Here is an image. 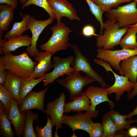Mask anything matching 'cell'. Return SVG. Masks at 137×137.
I'll return each instance as SVG.
<instances>
[{"mask_svg":"<svg viewBox=\"0 0 137 137\" xmlns=\"http://www.w3.org/2000/svg\"><path fill=\"white\" fill-rule=\"evenodd\" d=\"M5 69L2 63L0 61V84L4 86L7 71Z\"/></svg>","mask_w":137,"mask_h":137,"instance_id":"74e56055","label":"cell"},{"mask_svg":"<svg viewBox=\"0 0 137 137\" xmlns=\"http://www.w3.org/2000/svg\"><path fill=\"white\" fill-rule=\"evenodd\" d=\"M53 125L51 119L48 115H47V122L46 125L43 127L39 126H35L36 130L37 137H52V127Z\"/></svg>","mask_w":137,"mask_h":137,"instance_id":"1f68e13d","label":"cell"},{"mask_svg":"<svg viewBox=\"0 0 137 137\" xmlns=\"http://www.w3.org/2000/svg\"><path fill=\"white\" fill-rule=\"evenodd\" d=\"M129 27L120 28L118 22L108 19L104 23L103 34L96 38V45L98 48L110 49L119 44L122 38Z\"/></svg>","mask_w":137,"mask_h":137,"instance_id":"3957f363","label":"cell"},{"mask_svg":"<svg viewBox=\"0 0 137 137\" xmlns=\"http://www.w3.org/2000/svg\"><path fill=\"white\" fill-rule=\"evenodd\" d=\"M85 37H90L93 36H98L95 33L94 27L91 25H87L82 28V33H81Z\"/></svg>","mask_w":137,"mask_h":137,"instance_id":"d590c367","label":"cell"},{"mask_svg":"<svg viewBox=\"0 0 137 137\" xmlns=\"http://www.w3.org/2000/svg\"><path fill=\"white\" fill-rule=\"evenodd\" d=\"M38 115L30 110H28L26 112L25 120L23 134V137H37L33 127V123L36 119L38 122Z\"/></svg>","mask_w":137,"mask_h":137,"instance_id":"4316f807","label":"cell"},{"mask_svg":"<svg viewBox=\"0 0 137 137\" xmlns=\"http://www.w3.org/2000/svg\"><path fill=\"white\" fill-rule=\"evenodd\" d=\"M115 125L119 130H123L130 127L131 124L127 119L126 115H123L118 111L111 110L108 112Z\"/></svg>","mask_w":137,"mask_h":137,"instance_id":"f1b7e54d","label":"cell"},{"mask_svg":"<svg viewBox=\"0 0 137 137\" xmlns=\"http://www.w3.org/2000/svg\"><path fill=\"white\" fill-rule=\"evenodd\" d=\"M0 61L5 70L23 79L31 76L35 66L38 63L33 61L27 52L18 55L11 53L5 54L0 57Z\"/></svg>","mask_w":137,"mask_h":137,"instance_id":"6da1fadb","label":"cell"},{"mask_svg":"<svg viewBox=\"0 0 137 137\" xmlns=\"http://www.w3.org/2000/svg\"><path fill=\"white\" fill-rule=\"evenodd\" d=\"M65 99V95L62 92L58 98L47 103L46 106L45 113L50 117L53 127L56 126V130L62 128V119L64 113Z\"/></svg>","mask_w":137,"mask_h":137,"instance_id":"5bb4252c","label":"cell"},{"mask_svg":"<svg viewBox=\"0 0 137 137\" xmlns=\"http://www.w3.org/2000/svg\"><path fill=\"white\" fill-rule=\"evenodd\" d=\"M79 73L74 71L71 74L65 78L56 80L59 84L67 90L71 100L82 95L83 92V88L87 85L95 81L87 76H82Z\"/></svg>","mask_w":137,"mask_h":137,"instance_id":"5b68a950","label":"cell"},{"mask_svg":"<svg viewBox=\"0 0 137 137\" xmlns=\"http://www.w3.org/2000/svg\"><path fill=\"white\" fill-rule=\"evenodd\" d=\"M11 123L8 118L4 107L0 101V134L4 137H13L15 134L12 130Z\"/></svg>","mask_w":137,"mask_h":137,"instance_id":"cb8c5ba5","label":"cell"},{"mask_svg":"<svg viewBox=\"0 0 137 137\" xmlns=\"http://www.w3.org/2000/svg\"><path fill=\"white\" fill-rule=\"evenodd\" d=\"M111 71L114 76L115 81L113 85L106 88V89L108 95H111L112 93L115 94L116 101L118 102L124 92H128L132 90L136 83L131 82L126 76L117 75L113 70Z\"/></svg>","mask_w":137,"mask_h":137,"instance_id":"2e32d148","label":"cell"},{"mask_svg":"<svg viewBox=\"0 0 137 137\" xmlns=\"http://www.w3.org/2000/svg\"><path fill=\"white\" fill-rule=\"evenodd\" d=\"M74 59L72 56L62 58L55 56L53 58L54 69L49 73L45 74L43 85L44 87L52 83L60 76L70 75L74 69L70 65Z\"/></svg>","mask_w":137,"mask_h":137,"instance_id":"ba28073f","label":"cell"},{"mask_svg":"<svg viewBox=\"0 0 137 137\" xmlns=\"http://www.w3.org/2000/svg\"><path fill=\"white\" fill-rule=\"evenodd\" d=\"M54 54L48 51L39 52L35 58V60L38 62L35 66L30 77L34 79L44 77L45 73L53 67L51 59Z\"/></svg>","mask_w":137,"mask_h":137,"instance_id":"e0dca14e","label":"cell"},{"mask_svg":"<svg viewBox=\"0 0 137 137\" xmlns=\"http://www.w3.org/2000/svg\"><path fill=\"white\" fill-rule=\"evenodd\" d=\"M101 124L103 131L102 137H114L119 130L108 112L103 116Z\"/></svg>","mask_w":137,"mask_h":137,"instance_id":"83f0119b","label":"cell"},{"mask_svg":"<svg viewBox=\"0 0 137 137\" xmlns=\"http://www.w3.org/2000/svg\"><path fill=\"white\" fill-rule=\"evenodd\" d=\"M90 101L85 95L74 98L70 102L65 103L64 106V112H81L83 111H87L90 106Z\"/></svg>","mask_w":137,"mask_h":137,"instance_id":"ffe728a7","label":"cell"},{"mask_svg":"<svg viewBox=\"0 0 137 137\" xmlns=\"http://www.w3.org/2000/svg\"><path fill=\"white\" fill-rule=\"evenodd\" d=\"M137 28L129 27L119 43L122 49H137Z\"/></svg>","mask_w":137,"mask_h":137,"instance_id":"d4e9b609","label":"cell"},{"mask_svg":"<svg viewBox=\"0 0 137 137\" xmlns=\"http://www.w3.org/2000/svg\"><path fill=\"white\" fill-rule=\"evenodd\" d=\"M3 40L0 39L1 55L11 53L17 49L23 46L29 47L31 44V38L27 35L9 38Z\"/></svg>","mask_w":137,"mask_h":137,"instance_id":"ac0fdd59","label":"cell"},{"mask_svg":"<svg viewBox=\"0 0 137 137\" xmlns=\"http://www.w3.org/2000/svg\"><path fill=\"white\" fill-rule=\"evenodd\" d=\"M119 74L127 77L131 82H137V55L122 61L118 70Z\"/></svg>","mask_w":137,"mask_h":137,"instance_id":"d6986e66","label":"cell"},{"mask_svg":"<svg viewBox=\"0 0 137 137\" xmlns=\"http://www.w3.org/2000/svg\"><path fill=\"white\" fill-rule=\"evenodd\" d=\"M137 95V82L132 90L128 92L127 98L129 100H131Z\"/></svg>","mask_w":137,"mask_h":137,"instance_id":"ab89813d","label":"cell"},{"mask_svg":"<svg viewBox=\"0 0 137 137\" xmlns=\"http://www.w3.org/2000/svg\"><path fill=\"white\" fill-rule=\"evenodd\" d=\"M14 9L7 4L0 5V31L3 32L8 29L14 17Z\"/></svg>","mask_w":137,"mask_h":137,"instance_id":"7402d4cb","label":"cell"},{"mask_svg":"<svg viewBox=\"0 0 137 137\" xmlns=\"http://www.w3.org/2000/svg\"><path fill=\"white\" fill-rule=\"evenodd\" d=\"M30 15L27 13L22 16V20L21 21L15 22L12 28L4 36L5 39L17 37L22 35L25 31L29 30L28 24Z\"/></svg>","mask_w":137,"mask_h":137,"instance_id":"603a6c76","label":"cell"},{"mask_svg":"<svg viewBox=\"0 0 137 137\" xmlns=\"http://www.w3.org/2000/svg\"><path fill=\"white\" fill-rule=\"evenodd\" d=\"M22 78L7 71L4 86L9 92L12 98L19 102L20 98V92Z\"/></svg>","mask_w":137,"mask_h":137,"instance_id":"44dd1931","label":"cell"},{"mask_svg":"<svg viewBox=\"0 0 137 137\" xmlns=\"http://www.w3.org/2000/svg\"><path fill=\"white\" fill-rule=\"evenodd\" d=\"M48 87L38 92L31 91L23 100L19 103V108L22 112L32 109H37L45 113L44 108V97Z\"/></svg>","mask_w":137,"mask_h":137,"instance_id":"7c38bea8","label":"cell"},{"mask_svg":"<svg viewBox=\"0 0 137 137\" xmlns=\"http://www.w3.org/2000/svg\"><path fill=\"white\" fill-rule=\"evenodd\" d=\"M1 4H5L11 5L14 9L16 8L18 5V0H0Z\"/></svg>","mask_w":137,"mask_h":137,"instance_id":"f35d334b","label":"cell"},{"mask_svg":"<svg viewBox=\"0 0 137 137\" xmlns=\"http://www.w3.org/2000/svg\"><path fill=\"white\" fill-rule=\"evenodd\" d=\"M12 98L9 92L4 85L0 84V100L3 104L7 114L10 108Z\"/></svg>","mask_w":137,"mask_h":137,"instance_id":"d6a6232c","label":"cell"},{"mask_svg":"<svg viewBox=\"0 0 137 137\" xmlns=\"http://www.w3.org/2000/svg\"><path fill=\"white\" fill-rule=\"evenodd\" d=\"M85 1L89 6L91 12L99 22L100 26V34L101 35H102L104 24L102 20V15L104 12L99 6L95 5L91 0Z\"/></svg>","mask_w":137,"mask_h":137,"instance_id":"4dcf8cb0","label":"cell"},{"mask_svg":"<svg viewBox=\"0 0 137 137\" xmlns=\"http://www.w3.org/2000/svg\"><path fill=\"white\" fill-rule=\"evenodd\" d=\"M94 61L97 64L103 67L108 73L109 71H111L112 70L111 64L109 63L105 62V61L102 60L95 59L94 60Z\"/></svg>","mask_w":137,"mask_h":137,"instance_id":"8d00e7d4","label":"cell"},{"mask_svg":"<svg viewBox=\"0 0 137 137\" xmlns=\"http://www.w3.org/2000/svg\"><path fill=\"white\" fill-rule=\"evenodd\" d=\"M57 22L65 17L71 21H81L77 11L66 0H47Z\"/></svg>","mask_w":137,"mask_h":137,"instance_id":"8fae6325","label":"cell"},{"mask_svg":"<svg viewBox=\"0 0 137 137\" xmlns=\"http://www.w3.org/2000/svg\"><path fill=\"white\" fill-rule=\"evenodd\" d=\"M88 133L90 137H102L103 131L101 124L94 123Z\"/></svg>","mask_w":137,"mask_h":137,"instance_id":"e575fe53","label":"cell"},{"mask_svg":"<svg viewBox=\"0 0 137 137\" xmlns=\"http://www.w3.org/2000/svg\"><path fill=\"white\" fill-rule=\"evenodd\" d=\"M52 35L48 40L40 46L41 50L50 52L54 54L60 50L66 49L70 44L68 36L72 32L70 28L61 22L51 27Z\"/></svg>","mask_w":137,"mask_h":137,"instance_id":"7a4b0ae2","label":"cell"},{"mask_svg":"<svg viewBox=\"0 0 137 137\" xmlns=\"http://www.w3.org/2000/svg\"><path fill=\"white\" fill-rule=\"evenodd\" d=\"M98 114L99 110H97L91 112H77L73 115L63 114L62 123L68 126L73 132L76 130H81L88 133L94 123L92 118L96 117Z\"/></svg>","mask_w":137,"mask_h":137,"instance_id":"52a82bcc","label":"cell"},{"mask_svg":"<svg viewBox=\"0 0 137 137\" xmlns=\"http://www.w3.org/2000/svg\"><path fill=\"white\" fill-rule=\"evenodd\" d=\"M27 1V0H20V3L22 5L25 4Z\"/></svg>","mask_w":137,"mask_h":137,"instance_id":"f6af8a7d","label":"cell"},{"mask_svg":"<svg viewBox=\"0 0 137 137\" xmlns=\"http://www.w3.org/2000/svg\"><path fill=\"white\" fill-rule=\"evenodd\" d=\"M128 120L131 124L133 123H137V119H133Z\"/></svg>","mask_w":137,"mask_h":137,"instance_id":"ee69618b","label":"cell"},{"mask_svg":"<svg viewBox=\"0 0 137 137\" xmlns=\"http://www.w3.org/2000/svg\"><path fill=\"white\" fill-rule=\"evenodd\" d=\"M45 77L34 79L30 77L23 79L21 81L20 92V98L19 103L21 102L32 89L40 82L44 81Z\"/></svg>","mask_w":137,"mask_h":137,"instance_id":"484cf974","label":"cell"},{"mask_svg":"<svg viewBox=\"0 0 137 137\" xmlns=\"http://www.w3.org/2000/svg\"><path fill=\"white\" fill-rule=\"evenodd\" d=\"M19 102L12 98L10 108L8 114V118L13 126L15 134L17 136H23L26 112H22L18 107Z\"/></svg>","mask_w":137,"mask_h":137,"instance_id":"9a60e30c","label":"cell"},{"mask_svg":"<svg viewBox=\"0 0 137 137\" xmlns=\"http://www.w3.org/2000/svg\"><path fill=\"white\" fill-rule=\"evenodd\" d=\"M109 19L118 22L120 28L134 25L137 23V7L134 1L112 9L106 12Z\"/></svg>","mask_w":137,"mask_h":137,"instance_id":"277c9868","label":"cell"},{"mask_svg":"<svg viewBox=\"0 0 137 137\" xmlns=\"http://www.w3.org/2000/svg\"><path fill=\"white\" fill-rule=\"evenodd\" d=\"M99 6L104 12H107L116 8L121 4L129 2L133 0H91Z\"/></svg>","mask_w":137,"mask_h":137,"instance_id":"f546056e","label":"cell"},{"mask_svg":"<svg viewBox=\"0 0 137 137\" xmlns=\"http://www.w3.org/2000/svg\"><path fill=\"white\" fill-rule=\"evenodd\" d=\"M128 27H132L137 28V23L134 25L129 26H128Z\"/></svg>","mask_w":137,"mask_h":137,"instance_id":"bcb514c9","label":"cell"},{"mask_svg":"<svg viewBox=\"0 0 137 137\" xmlns=\"http://www.w3.org/2000/svg\"><path fill=\"white\" fill-rule=\"evenodd\" d=\"M133 1H134L136 3V5H137V0H133Z\"/></svg>","mask_w":137,"mask_h":137,"instance_id":"c3c4849f","label":"cell"},{"mask_svg":"<svg viewBox=\"0 0 137 137\" xmlns=\"http://www.w3.org/2000/svg\"><path fill=\"white\" fill-rule=\"evenodd\" d=\"M55 18L50 17L47 20H37L33 16H31L28 24V27L31 33V42L30 46L26 49L27 52L30 56L35 57L39 52L37 48V42L39 37L44 29L52 24Z\"/></svg>","mask_w":137,"mask_h":137,"instance_id":"30bf717a","label":"cell"},{"mask_svg":"<svg viewBox=\"0 0 137 137\" xmlns=\"http://www.w3.org/2000/svg\"><path fill=\"white\" fill-rule=\"evenodd\" d=\"M69 46L73 49L75 54V58L71 64L74 71L83 72L86 76L98 82L103 87L107 88L110 86L107 84L103 78L93 69L87 59L82 54L77 46L70 44Z\"/></svg>","mask_w":137,"mask_h":137,"instance_id":"8992f818","label":"cell"},{"mask_svg":"<svg viewBox=\"0 0 137 137\" xmlns=\"http://www.w3.org/2000/svg\"><path fill=\"white\" fill-rule=\"evenodd\" d=\"M31 4H33L42 8L48 14L50 17L55 19L47 0H27L26 3L21 7V8L24 9Z\"/></svg>","mask_w":137,"mask_h":137,"instance_id":"836d02e7","label":"cell"},{"mask_svg":"<svg viewBox=\"0 0 137 137\" xmlns=\"http://www.w3.org/2000/svg\"><path fill=\"white\" fill-rule=\"evenodd\" d=\"M96 57L109 63L116 70H119L121 61L135 55H137V49H131L125 48L111 50L98 48L97 50Z\"/></svg>","mask_w":137,"mask_h":137,"instance_id":"9c48e42d","label":"cell"},{"mask_svg":"<svg viewBox=\"0 0 137 137\" xmlns=\"http://www.w3.org/2000/svg\"><path fill=\"white\" fill-rule=\"evenodd\" d=\"M136 115H137V105L132 111L126 115L127 119H130L133 116Z\"/></svg>","mask_w":137,"mask_h":137,"instance_id":"7bdbcfd3","label":"cell"},{"mask_svg":"<svg viewBox=\"0 0 137 137\" xmlns=\"http://www.w3.org/2000/svg\"><path fill=\"white\" fill-rule=\"evenodd\" d=\"M129 137L127 132L123 130H118L114 135V137Z\"/></svg>","mask_w":137,"mask_h":137,"instance_id":"b9f144b4","label":"cell"},{"mask_svg":"<svg viewBox=\"0 0 137 137\" xmlns=\"http://www.w3.org/2000/svg\"><path fill=\"white\" fill-rule=\"evenodd\" d=\"M72 137H76L77 136L75 133H73V134L72 135Z\"/></svg>","mask_w":137,"mask_h":137,"instance_id":"7dc6e473","label":"cell"},{"mask_svg":"<svg viewBox=\"0 0 137 137\" xmlns=\"http://www.w3.org/2000/svg\"><path fill=\"white\" fill-rule=\"evenodd\" d=\"M83 94L88 98L91 103L89 109L86 112L96 111V107L97 105L106 101L109 103L110 109H112L115 107L114 102L109 99L106 88L91 86L83 92Z\"/></svg>","mask_w":137,"mask_h":137,"instance_id":"4fadbf2b","label":"cell"},{"mask_svg":"<svg viewBox=\"0 0 137 137\" xmlns=\"http://www.w3.org/2000/svg\"><path fill=\"white\" fill-rule=\"evenodd\" d=\"M129 136L136 137L137 136V127H132L129 128L127 131Z\"/></svg>","mask_w":137,"mask_h":137,"instance_id":"60d3db41","label":"cell"}]
</instances>
